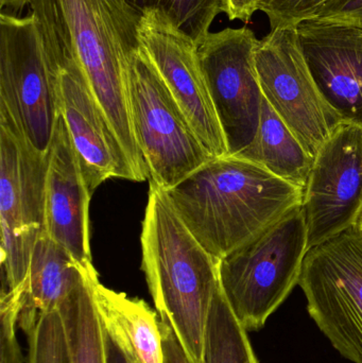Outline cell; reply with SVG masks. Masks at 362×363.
<instances>
[{"instance_id":"1","label":"cell","mask_w":362,"mask_h":363,"mask_svg":"<svg viewBox=\"0 0 362 363\" xmlns=\"http://www.w3.org/2000/svg\"><path fill=\"white\" fill-rule=\"evenodd\" d=\"M165 194L191 234L220 260L302 205L304 190L249 160L227 155Z\"/></svg>"},{"instance_id":"2","label":"cell","mask_w":362,"mask_h":363,"mask_svg":"<svg viewBox=\"0 0 362 363\" xmlns=\"http://www.w3.org/2000/svg\"><path fill=\"white\" fill-rule=\"evenodd\" d=\"M142 269L161 319L189 362L202 363L210 307L220 287L219 260L183 223L164 190L150 183L142 222Z\"/></svg>"},{"instance_id":"3","label":"cell","mask_w":362,"mask_h":363,"mask_svg":"<svg viewBox=\"0 0 362 363\" xmlns=\"http://www.w3.org/2000/svg\"><path fill=\"white\" fill-rule=\"evenodd\" d=\"M74 55L142 182L149 170L130 111L128 63L142 46V15L125 0H53Z\"/></svg>"},{"instance_id":"4","label":"cell","mask_w":362,"mask_h":363,"mask_svg":"<svg viewBox=\"0 0 362 363\" xmlns=\"http://www.w3.org/2000/svg\"><path fill=\"white\" fill-rule=\"evenodd\" d=\"M308 251L302 205L219 260L223 294L247 332L265 326L299 284Z\"/></svg>"},{"instance_id":"5","label":"cell","mask_w":362,"mask_h":363,"mask_svg":"<svg viewBox=\"0 0 362 363\" xmlns=\"http://www.w3.org/2000/svg\"><path fill=\"white\" fill-rule=\"evenodd\" d=\"M132 125L150 183L164 191L214 159L142 46L128 63Z\"/></svg>"},{"instance_id":"6","label":"cell","mask_w":362,"mask_h":363,"mask_svg":"<svg viewBox=\"0 0 362 363\" xmlns=\"http://www.w3.org/2000/svg\"><path fill=\"white\" fill-rule=\"evenodd\" d=\"M49 151L34 148L0 112V226L2 289L21 298L30 262L44 234Z\"/></svg>"},{"instance_id":"7","label":"cell","mask_w":362,"mask_h":363,"mask_svg":"<svg viewBox=\"0 0 362 363\" xmlns=\"http://www.w3.org/2000/svg\"><path fill=\"white\" fill-rule=\"evenodd\" d=\"M300 287L319 330L346 359L362 363V230L359 224L310 247Z\"/></svg>"},{"instance_id":"8","label":"cell","mask_w":362,"mask_h":363,"mask_svg":"<svg viewBox=\"0 0 362 363\" xmlns=\"http://www.w3.org/2000/svg\"><path fill=\"white\" fill-rule=\"evenodd\" d=\"M0 112L34 148L48 152L60 114L57 74L31 12L0 14Z\"/></svg>"},{"instance_id":"9","label":"cell","mask_w":362,"mask_h":363,"mask_svg":"<svg viewBox=\"0 0 362 363\" xmlns=\"http://www.w3.org/2000/svg\"><path fill=\"white\" fill-rule=\"evenodd\" d=\"M255 65L264 97L315 159L342 121L319 91L295 27L273 28L259 40Z\"/></svg>"},{"instance_id":"10","label":"cell","mask_w":362,"mask_h":363,"mask_svg":"<svg viewBox=\"0 0 362 363\" xmlns=\"http://www.w3.org/2000/svg\"><path fill=\"white\" fill-rule=\"evenodd\" d=\"M259 40L248 27L225 28L198 45L200 64L227 140L230 155L250 146L261 119L264 94L255 52Z\"/></svg>"},{"instance_id":"11","label":"cell","mask_w":362,"mask_h":363,"mask_svg":"<svg viewBox=\"0 0 362 363\" xmlns=\"http://www.w3.org/2000/svg\"><path fill=\"white\" fill-rule=\"evenodd\" d=\"M308 250L358 224L362 215V125L341 121L314 159L304 189Z\"/></svg>"},{"instance_id":"12","label":"cell","mask_w":362,"mask_h":363,"mask_svg":"<svg viewBox=\"0 0 362 363\" xmlns=\"http://www.w3.org/2000/svg\"><path fill=\"white\" fill-rule=\"evenodd\" d=\"M140 38L142 48L208 152L214 157L230 155L200 64L197 43L167 15L155 10L142 14Z\"/></svg>"},{"instance_id":"13","label":"cell","mask_w":362,"mask_h":363,"mask_svg":"<svg viewBox=\"0 0 362 363\" xmlns=\"http://www.w3.org/2000/svg\"><path fill=\"white\" fill-rule=\"evenodd\" d=\"M310 74L342 121L362 125V30L305 19L295 26Z\"/></svg>"},{"instance_id":"14","label":"cell","mask_w":362,"mask_h":363,"mask_svg":"<svg viewBox=\"0 0 362 363\" xmlns=\"http://www.w3.org/2000/svg\"><path fill=\"white\" fill-rule=\"evenodd\" d=\"M87 187L63 116L60 113L49 147L44 233L82 266H91Z\"/></svg>"},{"instance_id":"15","label":"cell","mask_w":362,"mask_h":363,"mask_svg":"<svg viewBox=\"0 0 362 363\" xmlns=\"http://www.w3.org/2000/svg\"><path fill=\"white\" fill-rule=\"evenodd\" d=\"M95 268L82 266L65 247L43 234L30 262L28 291L21 302L18 326L26 335L35 328L40 315L57 311L86 273Z\"/></svg>"},{"instance_id":"16","label":"cell","mask_w":362,"mask_h":363,"mask_svg":"<svg viewBox=\"0 0 362 363\" xmlns=\"http://www.w3.org/2000/svg\"><path fill=\"white\" fill-rule=\"evenodd\" d=\"M96 308L104 330L134 362L164 363L161 319L145 301L102 285L94 286Z\"/></svg>"},{"instance_id":"17","label":"cell","mask_w":362,"mask_h":363,"mask_svg":"<svg viewBox=\"0 0 362 363\" xmlns=\"http://www.w3.org/2000/svg\"><path fill=\"white\" fill-rule=\"evenodd\" d=\"M236 157L249 160L303 190L314 164V157L265 97L256 135Z\"/></svg>"},{"instance_id":"18","label":"cell","mask_w":362,"mask_h":363,"mask_svg":"<svg viewBox=\"0 0 362 363\" xmlns=\"http://www.w3.org/2000/svg\"><path fill=\"white\" fill-rule=\"evenodd\" d=\"M97 281V271L91 269L57 309L65 330L70 363H106L103 328L94 298Z\"/></svg>"},{"instance_id":"19","label":"cell","mask_w":362,"mask_h":363,"mask_svg":"<svg viewBox=\"0 0 362 363\" xmlns=\"http://www.w3.org/2000/svg\"><path fill=\"white\" fill-rule=\"evenodd\" d=\"M202 363H259L248 332L234 315L221 287L208 315Z\"/></svg>"},{"instance_id":"20","label":"cell","mask_w":362,"mask_h":363,"mask_svg":"<svg viewBox=\"0 0 362 363\" xmlns=\"http://www.w3.org/2000/svg\"><path fill=\"white\" fill-rule=\"evenodd\" d=\"M140 14L159 11L198 45L210 33V26L223 13L222 0H125Z\"/></svg>"},{"instance_id":"21","label":"cell","mask_w":362,"mask_h":363,"mask_svg":"<svg viewBox=\"0 0 362 363\" xmlns=\"http://www.w3.org/2000/svg\"><path fill=\"white\" fill-rule=\"evenodd\" d=\"M333 0H266L263 11L271 29L295 27L300 21L315 18Z\"/></svg>"},{"instance_id":"22","label":"cell","mask_w":362,"mask_h":363,"mask_svg":"<svg viewBox=\"0 0 362 363\" xmlns=\"http://www.w3.org/2000/svg\"><path fill=\"white\" fill-rule=\"evenodd\" d=\"M21 303L6 290H1L0 298V363H23V353L17 340L16 332L18 326V315Z\"/></svg>"},{"instance_id":"23","label":"cell","mask_w":362,"mask_h":363,"mask_svg":"<svg viewBox=\"0 0 362 363\" xmlns=\"http://www.w3.org/2000/svg\"><path fill=\"white\" fill-rule=\"evenodd\" d=\"M315 18L362 30V0H333Z\"/></svg>"},{"instance_id":"24","label":"cell","mask_w":362,"mask_h":363,"mask_svg":"<svg viewBox=\"0 0 362 363\" xmlns=\"http://www.w3.org/2000/svg\"><path fill=\"white\" fill-rule=\"evenodd\" d=\"M161 319V318H159ZM162 338H163L164 363H191L174 334L171 325L161 319Z\"/></svg>"},{"instance_id":"25","label":"cell","mask_w":362,"mask_h":363,"mask_svg":"<svg viewBox=\"0 0 362 363\" xmlns=\"http://www.w3.org/2000/svg\"><path fill=\"white\" fill-rule=\"evenodd\" d=\"M266 0H222L223 13L230 21H249L257 11H261Z\"/></svg>"},{"instance_id":"26","label":"cell","mask_w":362,"mask_h":363,"mask_svg":"<svg viewBox=\"0 0 362 363\" xmlns=\"http://www.w3.org/2000/svg\"><path fill=\"white\" fill-rule=\"evenodd\" d=\"M103 328V326H102ZM104 349H106V363H140L132 360L119 345L111 338L110 335L104 330Z\"/></svg>"},{"instance_id":"27","label":"cell","mask_w":362,"mask_h":363,"mask_svg":"<svg viewBox=\"0 0 362 363\" xmlns=\"http://www.w3.org/2000/svg\"><path fill=\"white\" fill-rule=\"evenodd\" d=\"M30 2L31 0H0V8L4 12L18 14L26 6H29Z\"/></svg>"},{"instance_id":"28","label":"cell","mask_w":362,"mask_h":363,"mask_svg":"<svg viewBox=\"0 0 362 363\" xmlns=\"http://www.w3.org/2000/svg\"><path fill=\"white\" fill-rule=\"evenodd\" d=\"M358 224H359V226H361V230H362V215H361V220H359Z\"/></svg>"}]
</instances>
